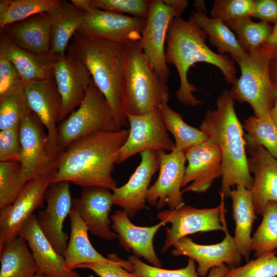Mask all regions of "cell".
<instances>
[{"instance_id":"5b68a950","label":"cell","mask_w":277,"mask_h":277,"mask_svg":"<svg viewBox=\"0 0 277 277\" xmlns=\"http://www.w3.org/2000/svg\"><path fill=\"white\" fill-rule=\"evenodd\" d=\"M169 98L167 83L154 70L140 41L127 44L123 81V104L126 115H142L159 109Z\"/></svg>"},{"instance_id":"e0dca14e","label":"cell","mask_w":277,"mask_h":277,"mask_svg":"<svg viewBox=\"0 0 277 277\" xmlns=\"http://www.w3.org/2000/svg\"><path fill=\"white\" fill-rule=\"evenodd\" d=\"M188 165L182 183V193L207 191L223 173L222 155L218 145L211 139L195 145L185 152Z\"/></svg>"},{"instance_id":"7a4b0ae2","label":"cell","mask_w":277,"mask_h":277,"mask_svg":"<svg viewBox=\"0 0 277 277\" xmlns=\"http://www.w3.org/2000/svg\"><path fill=\"white\" fill-rule=\"evenodd\" d=\"M207 37L191 15L188 21L181 17L174 18L167 31L166 61L177 70L180 86L176 96L185 106H195L202 103L193 94L196 88L188 80V71L194 64L205 62L216 66L227 83L232 84L237 79L233 61L227 55H221L211 50L206 43Z\"/></svg>"},{"instance_id":"74e56055","label":"cell","mask_w":277,"mask_h":277,"mask_svg":"<svg viewBox=\"0 0 277 277\" xmlns=\"http://www.w3.org/2000/svg\"><path fill=\"white\" fill-rule=\"evenodd\" d=\"M277 250L229 268L223 277H277Z\"/></svg>"},{"instance_id":"4316f807","label":"cell","mask_w":277,"mask_h":277,"mask_svg":"<svg viewBox=\"0 0 277 277\" xmlns=\"http://www.w3.org/2000/svg\"><path fill=\"white\" fill-rule=\"evenodd\" d=\"M85 11L71 1L60 0L49 12L51 21L50 51L60 56L66 53L68 46L74 34L81 27Z\"/></svg>"},{"instance_id":"5bb4252c","label":"cell","mask_w":277,"mask_h":277,"mask_svg":"<svg viewBox=\"0 0 277 277\" xmlns=\"http://www.w3.org/2000/svg\"><path fill=\"white\" fill-rule=\"evenodd\" d=\"M178 14L163 0H151L141 45L143 52L159 76L167 83L170 71L165 58V43L169 25Z\"/></svg>"},{"instance_id":"ee69618b","label":"cell","mask_w":277,"mask_h":277,"mask_svg":"<svg viewBox=\"0 0 277 277\" xmlns=\"http://www.w3.org/2000/svg\"><path fill=\"white\" fill-rule=\"evenodd\" d=\"M19 126L0 130V162H20L22 147Z\"/></svg>"},{"instance_id":"9a60e30c","label":"cell","mask_w":277,"mask_h":277,"mask_svg":"<svg viewBox=\"0 0 277 277\" xmlns=\"http://www.w3.org/2000/svg\"><path fill=\"white\" fill-rule=\"evenodd\" d=\"M157 153L159 174L148 190L146 202L158 209L167 206L174 210L185 205L182 192L186 169L185 153L175 149L168 153L164 151Z\"/></svg>"},{"instance_id":"484cf974","label":"cell","mask_w":277,"mask_h":277,"mask_svg":"<svg viewBox=\"0 0 277 277\" xmlns=\"http://www.w3.org/2000/svg\"><path fill=\"white\" fill-rule=\"evenodd\" d=\"M51 21L49 12L32 15L1 29L11 42L28 51L45 54L50 51Z\"/></svg>"},{"instance_id":"277c9868","label":"cell","mask_w":277,"mask_h":277,"mask_svg":"<svg viewBox=\"0 0 277 277\" xmlns=\"http://www.w3.org/2000/svg\"><path fill=\"white\" fill-rule=\"evenodd\" d=\"M67 52L81 61L103 93L120 129L128 123L123 104V81L127 44L105 40H90L76 32Z\"/></svg>"},{"instance_id":"f35d334b","label":"cell","mask_w":277,"mask_h":277,"mask_svg":"<svg viewBox=\"0 0 277 277\" xmlns=\"http://www.w3.org/2000/svg\"><path fill=\"white\" fill-rule=\"evenodd\" d=\"M128 260L131 264L130 272L137 277H201L197 272L195 261L191 258L188 259L185 267L178 269H166L149 265L134 255L129 256Z\"/></svg>"},{"instance_id":"1f68e13d","label":"cell","mask_w":277,"mask_h":277,"mask_svg":"<svg viewBox=\"0 0 277 277\" xmlns=\"http://www.w3.org/2000/svg\"><path fill=\"white\" fill-rule=\"evenodd\" d=\"M160 110L165 126L175 140L174 149L185 152L208 138L200 129L187 124L182 115L173 110L168 103L161 105Z\"/></svg>"},{"instance_id":"6da1fadb","label":"cell","mask_w":277,"mask_h":277,"mask_svg":"<svg viewBox=\"0 0 277 277\" xmlns=\"http://www.w3.org/2000/svg\"><path fill=\"white\" fill-rule=\"evenodd\" d=\"M129 132L124 128L74 141L58 154L52 183L66 181L83 188L100 187L112 191L117 187L112 173Z\"/></svg>"},{"instance_id":"3957f363","label":"cell","mask_w":277,"mask_h":277,"mask_svg":"<svg viewBox=\"0 0 277 277\" xmlns=\"http://www.w3.org/2000/svg\"><path fill=\"white\" fill-rule=\"evenodd\" d=\"M216 106V109L207 111L200 129L220 149L223 173L220 194L225 197L235 186H243L251 190L253 178L246 155L243 126L236 115L230 91H222Z\"/></svg>"},{"instance_id":"4fadbf2b","label":"cell","mask_w":277,"mask_h":277,"mask_svg":"<svg viewBox=\"0 0 277 277\" xmlns=\"http://www.w3.org/2000/svg\"><path fill=\"white\" fill-rule=\"evenodd\" d=\"M226 208L221 215V223L225 235L220 243L203 245L194 242L187 236L177 241L171 253L174 256H186L197 263L196 271L201 277L206 276L212 268L227 264L231 267L239 266L243 259L234 242L229 233L225 218Z\"/></svg>"},{"instance_id":"7bdbcfd3","label":"cell","mask_w":277,"mask_h":277,"mask_svg":"<svg viewBox=\"0 0 277 277\" xmlns=\"http://www.w3.org/2000/svg\"><path fill=\"white\" fill-rule=\"evenodd\" d=\"M107 258L113 261L109 263H88L77 268L91 270L100 277H137L128 271L130 263L118 257L115 253H109Z\"/></svg>"},{"instance_id":"2e32d148","label":"cell","mask_w":277,"mask_h":277,"mask_svg":"<svg viewBox=\"0 0 277 277\" xmlns=\"http://www.w3.org/2000/svg\"><path fill=\"white\" fill-rule=\"evenodd\" d=\"M24 90L30 110L45 128L48 151L53 159L58 155V126L62 109V99L54 77L25 83Z\"/></svg>"},{"instance_id":"11a10c76","label":"cell","mask_w":277,"mask_h":277,"mask_svg":"<svg viewBox=\"0 0 277 277\" xmlns=\"http://www.w3.org/2000/svg\"><path fill=\"white\" fill-rule=\"evenodd\" d=\"M88 277H94V276L91 275H89L88 276Z\"/></svg>"},{"instance_id":"f5cc1de1","label":"cell","mask_w":277,"mask_h":277,"mask_svg":"<svg viewBox=\"0 0 277 277\" xmlns=\"http://www.w3.org/2000/svg\"><path fill=\"white\" fill-rule=\"evenodd\" d=\"M194 7L196 12H202L206 14V8L205 3L204 1H195L194 2Z\"/></svg>"},{"instance_id":"ffe728a7","label":"cell","mask_w":277,"mask_h":277,"mask_svg":"<svg viewBox=\"0 0 277 277\" xmlns=\"http://www.w3.org/2000/svg\"><path fill=\"white\" fill-rule=\"evenodd\" d=\"M250 171L254 175L251 190L256 214L262 215L267 204L277 202V159L245 134Z\"/></svg>"},{"instance_id":"30bf717a","label":"cell","mask_w":277,"mask_h":277,"mask_svg":"<svg viewBox=\"0 0 277 277\" xmlns=\"http://www.w3.org/2000/svg\"><path fill=\"white\" fill-rule=\"evenodd\" d=\"M19 130L22 147L19 183L23 190L31 179L55 168L57 157L49 155L46 130L32 111L22 120Z\"/></svg>"},{"instance_id":"83f0119b","label":"cell","mask_w":277,"mask_h":277,"mask_svg":"<svg viewBox=\"0 0 277 277\" xmlns=\"http://www.w3.org/2000/svg\"><path fill=\"white\" fill-rule=\"evenodd\" d=\"M70 234L63 256L70 269L88 263H109L113 261L100 253L91 244L88 228L77 211L72 206L69 215Z\"/></svg>"},{"instance_id":"7c38bea8","label":"cell","mask_w":277,"mask_h":277,"mask_svg":"<svg viewBox=\"0 0 277 277\" xmlns=\"http://www.w3.org/2000/svg\"><path fill=\"white\" fill-rule=\"evenodd\" d=\"M129 132L120 150L117 164L146 151H173L160 108L142 115L127 114Z\"/></svg>"},{"instance_id":"ba28073f","label":"cell","mask_w":277,"mask_h":277,"mask_svg":"<svg viewBox=\"0 0 277 277\" xmlns=\"http://www.w3.org/2000/svg\"><path fill=\"white\" fill-rule=\"evenodd\" d=\"M85 11L77 33L90 40L128 44L141 40L146 19L88 7L82 0L71 1Z\"/></svg>"},{"instance_id":"e575fe53","label":"cell","mask_w":277,"mask_h":277,"mask_svg":"<svg viewBox=\"0 0 277 277\" xmlns=\"http://www.w3.org/2000/svg\"><path fill=\"white\" fill-rule=\"evenodd\" d=\"M251 240L254 258L277 250V202H269Z\"/></svg>"},{"instance_id":"44dd1931","label":"cell","mask_w":277,"mask_h":277,"mask_svg":"<svg viewBox=\"0 0 277 277\" xmlns=\"http://www.w3.org/2000/svg\"><path fill=\"white\" fill-rule=\"evenodd\" d=\"M140 154V163L128 182L112 190L114 205L122 208L129 218L146 208L150 181L160 167L157 151H146Z\"/></svg>"},{"instance_id":"8992f818","label":"cell","mask_w":277,"mask_h":277,"mask_svg":"<svg viewBox=\"0 0 277 277\" xmlns=\"http://www.w3.org/2000/svg\"><path fill=\"white\" fill-rule=\"evenodd\" d=\"M273 48L267 43L236 62L241 75L230 92L234 100L248 103L258 118L269 116L274 103L275 91L269 71Z\"/></svg>"},{"instance_id":"9c48e42d","label":"cell","mask_w":277,"mask_h":277,"mask_svg":"<svg viewBox=\"0 0 277 277\" xmlns=\"http://www.w3.org/2000/svg\"><path fill=\"white\" fill-rule=\"evenodd\" d=\"M56 168L31 179L11 205L0 209V250L18 235L25 223L43 207Z\"/></svg>"},{"instance_id":"60d3db41","label":"cell","mask_w":277,"mask_h":277,"mask_svg":"<svg viewBox=\"0 0 277 277\" xmlns=\"http://www.w3.org/2000/svg\"><path fill=\"white\" fill-rule=\"evenodd\" d=\"M149 0H82L89 8L111 11L146 19L149 9Z\"/></svg>"},{"instance_id":"681fc988","label":"cell","mask_w":277,"mask_h":277,"mask_svg":"<svg viewBox=\"0 0 277 277\" xmlns=\"http://www.w3.org/2000/svg\"><path fill=\"white\" fill-rule=\"evenodd\" d=\"M229 267L224 264L221 266L212 268L208 273V277H223L228 270Z\"/></svg>"},{"instance_id":"836d02e7","label":"cell","mask_w":277,"mask_h":277,"mask_svg":"<svg viewBox=\"0 0 277 277\" xmlns=\"http://www.w3.org/2000/svg\"><path fill=\"white\" fill-rule=\"evenodd\" d=\"M60 0H1L0 29L36 14L49 12Z\"/></svg>"},{"instance_id":"4dcf8cb0","label":"cell","mask_w":277,"mask_h":277,"mask_svg":"<svg viewBox=\"0 0 277 277\" xmlns=\"http://www.w3.org/2000/svg\"><path fill=\"white\" fill-rule=\"evenodd\" d=\"M191 16L209 37L211 45L217 49L219 54L229 53L235 62L248 54L224 22L208 17L202 12L193 11Z\"/></svg>"},{"instance_id":"ab89813d","label":"cell","mask_w":277,"mask_h":277,"mask_svg":"<svg viewBox=\"0 0 277 277\" xmlns=\"http://www.w3.org/2000/svg\"><path fill=\"white\" fill-rule=\"evenodd\" d=\"M18 162H0V209L11 205L22 191Z\"/></svg>"},{"instance_id":"d590c367","label":"cell","mask_w":277,"mask_h":277,"mask_svg":"<svg viewBox=\"0 0 277 277\" xmlns=\"http://www.w3.org/2000/svg\"><path fill=\"white\" fill-rule=\"evenodd\" d=\"M25 84L0 97V130L19 125L30 110L25 93Z\"/></svg>"},{"instance_id":"816d5d0a","label":"cell","mask_w":277,"mask_h":277,"mask_svg":"<svg viewBox=\"0 0 277 277\" xmlns=\"http://www.w3.org/2000/svg\"><path fill=\"white\" fill-rule=\"evenodd\" d=\"M275 97L273 106L270 111V116L277 125V88L275 89Z\"/></svg>"},{"instance_id":"52a82bcc","label":"cell","mask_w":277,"mask_h":277,"mask_svg":"<svg viewBox=\"0 0 277 277\" xmlns=\"http://www.w3.org/2000/svg\"><path fill=\"white\" fill-rule=\"evenodd\" d=\"M120 130L107 100L92 78L81 104L58 126V154L81 137Z\"/></svg>"},{"instance_id":"ac0fdd59","label":"cell","mask_w":277,"mask_h":277,"mask_svg":"<svg viewBox=\"0 0 277 277\" xmlns=\"http://www.w3.org/2000/svg\"><path fill=\"white\" fill-rule=\"evenodd\" d=\"M70 183H52L45 196L46 207L36 214L39 227L56 251L63 255L68 244L64 223L72 206Z\"/></svg>"},{"instance_id":"f907efd6","label":"cell","mask_w":277,"mask_h":277,"mask_svg":"<svg viewBox=\"0 0 277 277\" xmlns=\"http://www.w3.org/2000/svg\"><path fill=\"white\" fill-rule=\"evenodd\" d=\"M267 44L272 47H277V23L273 27V30L267 41Z\"/></svg>"},{"instance_id":"d6986e66","label":"cell","mask_w":277,"mask_h":277,"mask_svg":"<svg viewBox=\"0 0 277 277\" xmlns=\"http://www.w3.org/2000/svg\"><path fill=\"white\" fill-rule=\"evenodd\" d=\"M54 78L62 99L59 118H66L83 101L92 77L85 65L67 52L58 56L54 65Z\"/></svg>"},{"instance_id":"db71d44e","label":"cell","mask_w":277,"mask_h":277,"mask_svg":"<svg viewBox=\"0 0 277 277\" xmlns=\"http://www.w3.org/2000/svg\"><path fill=\"white\" fill-rule=\"evenodd\" d=\"M33 277H51V276L44 274L37 273Z\"/></svg>"},{"instance_id":"d6a6232c","label":"cell","mask_w":277,"mask_h":277,"mask_svg":"<svg viewBox=\"0 0 277 277\" xmlns=\"http://www.w3.org/2000/svg\"><path fill=\"white\" fill-rule=\"evenodd\" d=\"M236 34L241 46L248 53L267 43L273 27L261 21L253 22L250 16H244L224 22Z\"/></svg>"},{"instance_id":"bcb514c9","label":"cell","mask_w":277,"mask_h":277,"mask_svg":"<svg viewBox=\"0 0 277 277\" xmlns=\"http://www.w3.org/2000/svg\"><path fill=\"white\" fill-rule=\"evenodd\" d=\"M251 17L268 23H277V0H256Z\"/></svg>"},{"instance_id":"cb8c5ba5","label":"cell","mask_w":277,"mask_h":277,"mask_svg":"<svg viewBox=\"0 0 277 277\" xmlns=\"http://www.w3.org/2000/svg\"><path fill=\"white\" fill-rule=\"evenodd\" d=\"M18 235L27 241L37 267V273L51 277H82L67 266L41 231L34 214L19 230Z\"/></svg>"},{"instance_id":"603a6c76","label":"cell","mask_w":277,"mask_h":277,"mask_svg":"<svg viewBox=\"0 0 277 277\" xmlns=\"http://www.w3.org/2000/svg\"><path fill=\"white\" fill-rule=\"evenodd\" d=\"M111 228L117 234L119 244L133 255L145 259L152 266L161 267L162 264L154 251L153 241L164 221L152 226L141 227L133 224L123 210H116L110 216Z\"/></svg>"},{"instance_id":"7402d4cb","label":"cell","mask_w":277,"mask_h":277,"mask_svg":"<svg viewBox=\"0 0 277 277\" xmlns=\"http://www.w3.org/2000/svg\"><path fill=\"white\" fill-rule=\"evenodd\" d=\"M111 190L100 187L84 188L79 197L72 200V207L86 223L91 234L106 240L117 238L110 228L109 214L114 205Z\"/></svg>"},{"instance_id":"c3c4849f","label":"cell","mask_w":277,"mask_h":277,"mask_svg":"<svg viewBox=\"0 0 277 277\" xmlns=\"http://www.w3.org/2000/svg\"><path fill=\"white\" fill-rule=\"evenodd\" d=\"M171 7L179 16L181 17L185 10L188 6V1L186 0H163Z\"/></svg>"},{"instance_id":"d4e9b609","label":"cell","mask_w":277,"mask_h":277,"mask_svg":"<svg viewBox=\"0 0 277 277\" xmlns=\"http://www.w3.org/2000/svg\"><path fill=\"white\" fill-rule=\"evenodd\" d=\"M0 55L14 65L25 83L54 77V65L58 56L51 52L38 54L28 51L1 33Z\"/></svg>"},{"instance_id":"8fae6325","label":"cell","mask_w":277,"mask_h":277,"mask_svg":"<svg viewBox=\"0 0 277 277\" xmlns=\"http://www.w3.org/2000/svg\"><path fill=\"white\" fill-rule=\"evenodd\" d=\"M219 205L211 208H196L185 204L174 210H165L157 213L160 221L170 223L166 228V238L162 252L166 251L181 239L196 232L224 231L221 215L225 209V197L220 194Z\"/></svg>"},{"instance_id":"8d00e7d4","label":"cell","mask_w":277,"mask_h":277,"mask_svg":"<svg viewBox=\"0 0 277 277\" xmlns=\"http://www.w3.org/2000/svg\"><path fill=\"white\" fill-rule=\"evenodd\" d=\"M243 128L252 140L277 159V125L270 115L262 118L250 116Z\"/></svg>"},{"instance_id":"b9f144b4","label":"cell","mask_w":277,"mask_h":277,"mask_svg":"<svg viewBox=\"0 0 277 277\" xmlns=\"http://www.w3.org/2000/svg\"><path fill=\"white\" fill-rule=\"evenodd\" d=\"M254 5L253 0H215L210 17L224 22L244 16L251 17Z\"/></svg>"},{"instance_id":"f6af8a7d","label":"cell","mask_w":277,"mask_h":277,"mask_svg":"<svg viewBox=\"0 0 277 277\" xmlns=\"http://www.w3.org/2000/svg\"><path fill=\"white\" fill-rule=\"evenodd\" d=\"M24 84L14 65L6 57L0 55V97Z\"/></svg>"},{"instance_id":"f546056e","label":"cell","mask_w":277,"mask_h":277,"mask_svg":"<svg viewBox=\"0 0 277 277\" xmlns=\"http://www.w3.org/2000/svg\"><path fill=\"white\" fill-rule=\"evenodd\" d=\"M0 277H33L37 267L26 240L17 236L0 250Z\"/></svg>"},{"instance_id":"7dc6e473","label":"cell","mask_w":277,"mask_h":277,"mask_svg":"<svg viewBox=\"0 0 277 277\" xmlns=\"http://www.w3.org/2000/svg\"><path fill=\"white\" fill-rule=\"evenodd\" d=\"M269 71L271 81L274 89L277 88V47H274L271 54Z\"/></svg>"},{"instance_id":"f1b7e54d","label":"cell","mask_w":277,"mask_h":277,"mask_svg":"<svg viewBox=\"0 0 277 277\" xmlns=\"http://www.w3.org/2000/svg\"><path fill=\"white\" fill-rule=\"evenodd\" d=\"M229 196L232 200L235 224L233 239L241 254L248 262L252 252V225L257 219L252 192L244 186H237L236 189H232Z\"/></svg>"}]
</instances>
